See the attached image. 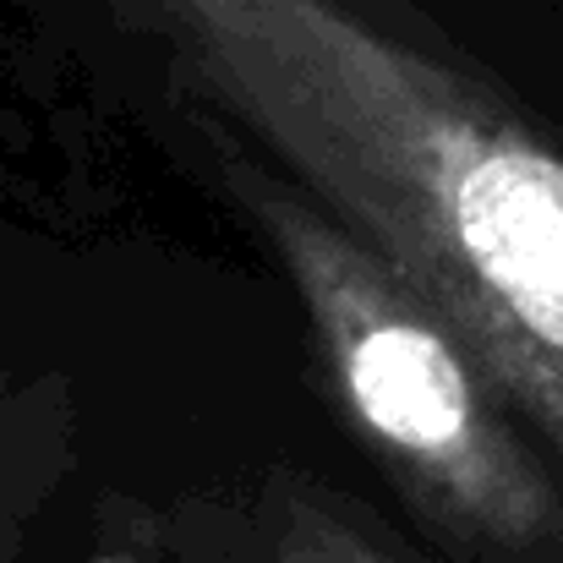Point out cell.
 <instances>
[{
    "label": "cell",
    "instance_id": "4",
    "mask_svg": "<svg viewBox=\"0 0 563 563\" xmlns=\"http://www.w3.org/2000/svg\"><path fill=\"white\" fill-rule=\"evenodd\" d=\"M208 5H213V0H137V11H148V16H154L159 27H170L176 38L187 33V27L202 16V11H208Z\"/></svg>",
    "mask_w": 563,
    "mask_h": 563
},
{
    "label": "cell",
    "instance_id": "5",
    "mask_svg": "<svg viewBox=\"0 0 563 563\" xmlns=\"http://www.w3.org/2000/svg\"><path fill=\"white\" fill-rule=\"evenodd\" d=\"M99 563H143V559H132V553H110V559H99Z\"/></svg>",
    "mask_w": 563,
    "mask_h": 563
},
{
    "label": "cell",
    "instance_id": "3",
    "mask_svg": "<svg viewBox=\"0 0 563 563\" xmlns=\"http://www.w3.org/2000/svg\"><path fill=\"white\" fill-rule=\"evenodd\" d=\"M263 563H394L373 537L323 493L290 487L274 509Z\"/></svg>",
    "mask_w": 563,
    "mask_h": 563
},
{
    "label": "cell",
    "instance_id": "1",
    "mask_svg": "<svg viewBox=\"0 0 563 563\" xmlns=\"http://www.w3.org/2000/svg\"><path fill=\"white\" fill-rule=\"evenodd\" d=\"M197 88L410 274L563 454V148L345 0H213Z\"/></svg>",
    "mask_w": 563,
    "mask_h": 563
},
{
    "label": "cell",
    "instance_id": "6",
    "mask_svg": "<svg viewBox=\"0 0 563 563\" xmlns=\"http://www.w3.org/2000/svg\"><path fill=\"white\" fill-rule=\"evenodd\" d=\"M0 542H5V509H0Z\"/></svg>",
    "mask_w": 563,
    "mask_h": 563
},
{
    "label": "cell",
    "instance_id": "2",
    "mask_svg": "<svg viewBox=\"0 0 563 563\" xmlns=\"http://www.w3.org/2000/svg\"><path fill=\"white\" fill-rule=\"evenodd\" d=\"M235 191L307 318L345 421L410 504L471 548H548L563 531L559 493L443 307L285 170H241Z\"/></svg>",
    "mask_w": 563,
    "mask_h": 563
}]
</instances>
